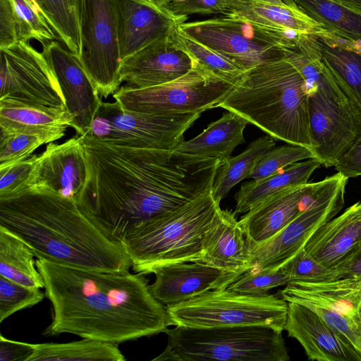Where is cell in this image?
<instances>
[{
    "label": "cell",
    "mask_w": 361,
    "mask_h": 361,
    "mask_svg": "<svg viewBox=\"0 0 361 361\" xmlns=\"http://www.w3.org/2000/svg\"><path fill=\"white\" fill-rule=\"evenodd\" d=\"M149 290L165 307L226 287L238 277L202 262L172 264L157 269Z\"/></svg>",
    "instance_id": "cell-19"
},
{
    "label": "cell",
    "mask_w": 361,
    "mask_h": 361,
    "mask_svg": "<svg viewBox=\"0 0 361 361\" xmlns=\"http://www.w3.org/2000/svg\"><path fill=\"white\" fill-rule=\"evenodd\" d=\"M334 168L348 178L361 176V140L338 160Z\"/></svg>",
    "instance_id": "cell-47"
},
{
    "label": "cell",
    "mask_w": 361,
    "mask_h": 361,
    "mask_svg": "<svg viewBox=\"0 0 361 361\" xmlns=\"http://www.w3.org/2000/svg\"><path fill=\"white\" fill-rule=\"evenodd\" d=\"M0 226L19 236L35 257L96 271H128L131 259L122 243L80 209L73 198L32 188L0 200Z\"/></svg>",
    "instance_id": "cell-3"
},
{
    "label": "cell",
    "mask_w": 361,
    "mask_h": 361,
    "mask_svg": "<svg viewBox=\"0 0 361 361\" xmlns=\"http://www.w3.org/2000/svg\"><path fill=\"white\" fill-rule=\"evenodd\" d=\"M314 35L318 37L329 46L361 55V38L343 37L326 28Z\"/></svg>",
    "instance_id": "cell-48"
},
{
    "label": "cell",
    "mask_w": 361,
    "mask_h": 361,
    "mask_svg": "<svg viewBox=\"0 0 361 361\" xmlns=\"http://www.w3.org/2000/svg\"><path fill=\"white\" fill-rule=\"evenodd\" d=\"M121 61L169 35L187 16L175 15L149 0H113Z\"/></svg>",
    "instance_id": "cell-16"
},
{
    "label": "cell",
    "mask_w": 361,
    "mask_h": 361,
    "mask_svg": "<svg viewBox=\"0 0 361 361\" xmlns=\"http://www.w3.org/2000/svg\"><path fill=\"white\" fill-rule=\"evenodd\" d=\"M359 315H360V319H361V303H360V307H359Z\"/></svg>",
    "instance_id": "cell-54"
},
{
    "label": "cell",
    "mask_w": 361,
    "mask_h": 361,
    "mask_svg": "<svg viewBox=\"0 0 361 361\" xmlns=\"http://www.w3.org/2000/svg\"><path fill=\"white\" fill-rule=\"evenodd\" d=\"M310 130L315 158L334 166L361 140V111L317 92L309 97Z\"/></svg>",
    "instance_id": "cell-13"
},
{
    "label": "cell",
    "mask_w": 361,
    "mask_h": 361,
    "mask_svg": "<svg viewBox=\"0 0 361 361\" xmlns=\"http://www.w3.org/2000/svg\"><path fill=\"white\" fill-rule=\"evenodd\" d=\"M316 183H306L265 199L239 221L248 243H261L279 233L309 207L306 196Z\"/></svg>",
    "instance_id": "cell-21"
},
{
    "label": "cell",
    "mask_w": 361,
    "mask_h": 361,
    "mask_svg": "<svg viewBox=\"0 0 361 361\" xmlns=\"http://www.w3.org/2000/svg\"><path fill=\"white\" fill-rule=\"evenodd\" d=\"M337 35L361 38V16L329 0H283Z\"/></svg>",
    "instance_id": "cell-33"
},
{
    "label": "cell",
    "mask_w": 361,
    "mask_h": 361,
    "mask_svg": "<svg viewBox=\"0 0 361 361\" xmlns=\"http://www.w3.org/2000/svg\"><path fill=\"white\" fill-rule=\"evenodd\" d=\"M193 65L190 56L175 46L170 34L123 59L119 74L126 86L145 88L178 79Z\"/></svg>",
    "instance_id": "cell-18"
},
{
    "label": "cell",
    "mask_w": 361,
    "mask_h": 361,
    "mask_svg": "<svg viewBox=\"0 0 361 361\" xmlns=\"http://www.w3.org/2000/svg\"><path fill=\"white\" fill-rule=\"evenodd\" d=\"M79 57L99 94L107 98L122 82L113 0H81Z\"/></svg>",
    "instance_id": "cell-11"
},
{
    "label": "cell",
    "mask_w": 361,
    "mask_h": 361,
    "mask_svg": "<svg viewBox=\"0 0 361 361\" xmlns=\"http://www.w3.org/2000/svg\"><path fill=\"white\" fill-rule=\"evenodd\" d=\"M201 114H145L126 111L116 101H102L85 135L122 147L174 149Z\"/></svg>",
    "instance_id": "cell-10"
},
{
    "label": "cell",
    "mask_w": 361,
    "mask_h": 361,
    "mask_svg": "<svg viewBox=\"0 0 361 361\" xmlns=\"http://www.w3.org/2000/svg\"><path fill=\"white\" fill-rule=\"evenodd\" d=\"M275 146L269 135L260 137L252 142L240 154L224 161L218 169L212 186V195L220 203L231 188L250 175L259 160Z\"/></svg>",
    "instance_id": "cell-32"
},
{
    "label": "cell",
    "mask_w": 361,
    "mask_h": 361,
    "mask_svg": "<svg viewBox=\"0 0 361 361\" xmlns=\"http://www.w3.org/2000/svg\"><path fill=\"white\" fill-rule=\"evenodd\" d=\"M361 16V0H329Z\"/></svg>",
    "instance_id": "cell-50"
},
{
    "label": "cell",
    "mask_w": 361,
    "mask_h": 361,
    "mask_svg": "<svg viewBox=\"0 0 361 361\" xmlns=\"http://www.w3.org/2000/svg\"><path fill=\"white\" fill-rule=\"evenodd\" d=\"M346 184L343 183L330 197L303 211L271 238L259 244L247 242L250 269L278 270L304 248L314 233L343 208Z\"/></svg>",
    "instance_id": "cell-14"
},
{
    "label": "cell",
    "mask_w": 361,
    "mask_h": 361,
    "mask_svg": "<svg viewBox=\"0 0 361 361\" xmlns=\"http://www.w3.org/2000/svg\"><path fill=\"white\" fill-rule=\"evenodd\" d=\"M87 179L85 149L82 135H77L61 144H47L37 156L32 188L76 200Z\"/></svg>",
    "instance_id": "cell-17"
},
{
    "label": "cell",
    "mask_w": 361,
    "mask_h": 361,
    "mask_svg": "<svg viewBox=\"0 0 361 361\" xmlns=\"http://www.w3.org/2000/svg\"><path fill=\"white\" fill-rule=\"evenodd\" d=\"M118 344L87 338L63 343H37L27 361H124Z\"/></svg>",
    "instance_id": "cell-30"
},
{
    "label": "cell",
    "mask_w": 361,
    "mask_h": 361,
    "mask_svg": "<svg viewBox=\"0 0 361 361\" xmlns=\"http://www.w3.org/2000/svg\"><path fill=\"white\" fill-rule=\"evenodd\" d=\"M166 307L169 326L200 329L267 326L283 331L288 313V302L281 295H245L226 288Z\"/></svg>",
    "instance_id": "cell-8"
},
{
    "label": "cell",
    "mask_w": 361,
    "mask_h": 361,
    "mask_svg": "<svg viewBox=\"0 0 361 361\" xmlns=\"http://www.w3.org/2000/svg\"><path fill=\"white\" fill-rule=\"evenodd\" d=\"M42 54L49 63L73 118L71 127L77 135L88 133L102 103L92 79L80 59L66 46L53 40L42 45Z\"/></svg>",
    "instance_id": "cell-15"
},
{
    "label": "cell",
    "mask_w": 361,
    "mask_h": 361,
    "mask_svg": "<svg viewBox=\"0 0 361 361\" xmlns=\"http://www.w3.org/2000/svg\"><path fill=\"white\" fill-rule=\"evenodd\" d=\"M177 47L185 51L193 63L206 72L235 85L245 72L214 51L186 36L177 27L171 33Z\"/></svg>",
    "instance_id": "cell-35"
},
{
    "label": "cell",
    "mask_w": 361,
    "mask_h": 361,
    "mask_svg": "<svg viewBox=\"0 0 361 361\" xmlns=\"http://www.w3.org/2000/svg\"><path fill=\"white\" fill-rule=\"evenodd\" d=\"M35 344L9 340L0 336V361H27Z\"/></svg>",
    "instance_id": "cell-46"
},
{
    "label": "cell",
    "mask_w": 361,
    "mask_h": 361,
    "mask_svg": "<svg viewBox=\"0 0 361 361\" xmlns=\"http://www.w3.org/2000/svg\"><path fill=\"white\" fill-rule=\"evenodd\" d=\"M284 330L300 343L310 360L361 361L360 354L344 336L304 305L288 302Z\"/></svg>",
    "instance_id": "cell-20"
},
{
    "label": "cell",
    "mask_w": 361,
    "mask_h": 361,
    "mask_svg": "<svg viewBox=\"0 0 361 361\" xmlns=\"http://www.w3.org/2000/svg\"><path fill=\"white\" fill-rule=\"evenodd\" d=\"M18 25V39H34L42 45L55 40L57 36L31 0H11Z\"/></svg>",
    "instance_id": "cell-36"
},
{
    "label": "cell",
    "mask_w": 361,
    "mask_h": 361,
    "mask_svg": "<svg viewBox=\"0 0 361 361\" xmlns=\"http://www.w3.org/2000/svg\"><path fill=\"white\" fill-rule=\"evenodd\" d=\"M18 25L11 0H0V48L18 42Z\"/></svg>",
    "instance_id": "cell-45"
},
{
    "label": "cell",
    "mask_w": 361,
    "mask_h": 361,
    "mask_svg": "<svg viewBox=\"0 0 361 361\" xmlns=\"http://www.w3.org/2000/svg\"><path fill=\"white\" fill-rule=\"evenodd\" d=\"M320 59L339 87L361 111V55L328 45L311 35Z\"/></svg>",
    "instance_id": "cell-31"
},
{
    "label": "cell",
    "mask_w": 361,
    "mask_h": 361,
    "mask_svg": "<svg viewBox=\"0 0 361 361\" xmlns=\"http://www.w3.org/2000/svg\"><path fill=\"white\" fill-rule=\"evenodd\" d=\"M233 85L194 63L189 73L173 81L145 88L124 85L113 97L131 112L161 116L202 113L217 107Z\"/></svg>",
    "instance_id": "cell-9"
},
{
    "label": "cell",
    "mask_w": 361,
    "mask_h": 361,
    "mask_svg": "<svg viewBox=\"0 0 361 361\" xmlns=\"http://www.w3.org/2000/svg\"><path fill=\"white\" fill-rule=\"evenodd\" d=\"M32 249L19 236L0 226V276L19 284L42 288Z\"/></svg>",
    "instance_id": "cell-29"
},
{
    "label": "cell",
    "mask_w": 361,
    "mask_h": 361,
    "mask_svg": "<svg viewBox=\"0 0 361 361\" xmlns=\"http://www.w3.org/2000/svg\"><path fill=\"white\" fill-rule=\"evenodd\" d=\"M279 293L287 302L313 305L360 319L361 279L359 278L290 282Z\"/></svg>",
    "instance_id": "cell-24"
},
{
    "label": "cell",
    "mask_w": 361,
    "mask_h": 361,
    "mask_svg": "<svg viewBox=\"0 0 361 361\" xmlns=\"http://www.w3.org/2000/svg\"><path fill=\"white\" fill-rule=\"evenodd\" d=\"M281 269L288 274L290 282H317L336 279L333 269L319 262L304 248L287 262Z\"/></svg>",
    "instance_id": "cell-42"
},
{
    "label": "cell",
    "mask_w": 361,
    "mask_h": 361,
    "mask_svg": "<svg viewBox=\"0 0 361 361\" xmlns=\"http://www.w3.org/2000/svg\"><path fill=\"white\" fill-rule=\"evenodd\" d=\"M37 155L0 168V200L20 195L32 188Z\"/></svg>",
    "instance_id": "cell-40"
},
{
    "label": "cell",
    "mask_w": 361,
    "mask_h": 361,
    "mask_svg": "<svg viewBox=\"0 0 361 361\" xmlns=\"http://www.w3.org/2000/svg\"><path fill=\"white\" fill-rule=\"evenodd\" d=\"M164 350L153 361H288L282 331L267 326L166 328Z\"/></svg>",
    "instance_id": "cell-6"
},
{
    "label": "cell",
    "mask_w": 361,
    "mask_h": 361,
    "mask_svg": "<svg viewBox=\"0 0 361 361\" xmlns=\"http://www.w3.org/2000/svg\"><path fill=\"white\" fill-rule=\"evenodd\" d=\"M178 28L245 71L286 57L301 34L262 26L233 16L185 22Z\"/></svg>",
    "instance_id": "cell-7"
},
{
    "label": "cell",
    "mask_w": 361,
    "mask_h": 361,
    "mask_svg": "<svg viewBox=\"0 0 361 361\" xmlns=\"http://www.w3.org/2000/svg\"><path fill=\"white\" fill-rule=\"evenodd\" d=\"M149 1L154 2V4L160 6H163V7H165L168 4V0H149Z\"/></svg>",
    "instance_id": "cell-52"
},
{
    "label": "cell",
    "mask_w": 361,
    "mask_h": 361,
    "mask_svg": "<svg viewBox=\"0 0 361 361\" xmlns=\"http://www.w3.org/2000/svg\"><path fill=\"white\" fill-rule=\"evenodd\" d=\"M312 158H315L314 152L300 145L288 143L276 148L274 147L259 160L250 177L255 180H259L271 176L293 164Z\"/></svg>",
    "instance_id": "cell-37"
},
{
    "label": "cell",
    "mask_w": 361,
    "mask_h": 361,
    "mask_svg": "<svg viewBox=\"0 0 361 361\" xmlns=\"http://www.w3.org/2000/svg\"><path fill=\"white\" fill-rule=\"evenodd\" d=\"M0 100L66 109L56 76L42 52L28 42L0 48Z\"/></svg>",
    "instance_id": "cell-12"
},
{
    "label": "cell",
    "mask_w": 361,
    "mask_h": 361,
    "mask_svg": "<svg viewBox=\"0 0 361 361\" xmlns=\"http://www.w3.org/2000/svg\"><path fill=\"white\" fill-rule=\"evenodd\" d=\"M336 278L356 277L361 279V243L358 247L333 269Z\"/></svg>",
    "instance_id": "cell-49"
},
{
    "label": "cell",
    "mask_w": 361,
    "mask_h": 361,
    "mask_svg": "<svg viewBox=\"0 0 361 361\" xmlns=\"http://www.w3.org/2000/svg\"><path fill=\"white\" fill-rule=\"evenodd\" d=\"M178 16L190 14L229 16L224 0H184L181 2H169L165 7Z\"/></svg>",
    "instance_id": "cell-44"
},
{
    "label": "cell",
    "mask_w": 361,
    "mask_h": 361,
    "mask_svg": "<svg viewBox=\"0 0 361 361\" xmlns=\"http://www.w3.org/2000/svg\"><path fill=\"white\" fill-rule=\"evenodd\" d=\"M184 0H168V4L169 2H181V1H183ZM166 7V6H165Z\"/></svg>",
    "instance_id": "cell-53"
},
{
    "label": "cell",
    "mask_w": 361,
    "mask_h": 361,
    "mask_svg": "<svg viewBox=\"0 0 361 361\" xmlns=\"http://www.w3.org/2000/svg\"><path fill=\"white\" fill-rule=\"evenodd\" d=\"M261 1L274 4H276V5H279V6H287L283 0H261Z\"/></svg>",
    "instance_id": "cell-51"
},
{
    "label": "cell",
    "mask_w": 361,
    "mask_h": 361,
    "mask_svg": "<svg viewBox=\"0 0 361 361\" xmlns=\"http://www.w3.org/2000/svg\"><path fill=\"white\" fill-rule=\"evenodd\" d=\"M221 212L210 190L136 226L121 240L133 270L147 275L164 266L200 262L204 236Z\"/></svg>",
    "instance_id": "cell-5"
},
{
    "label": "cell",
    "mask_w": 361,
    "mask_h": 361,
    "mask_svg": "<svg viewBox=\"0 0 361 361\" xmlns=\"http://www.w3.org/2000/svg\"><path fill=\"white\" fill-rule=\"evenodd\" d=\"M321 165L318 159H308L265 178L243 184L235 195V213H246L270 196L307 183L314 171Z\"/></svg>",
    "instance_id": "cell-28"
},
{
    "label": "cell",
    "mask_w": 361,
    "mask_h": 361,
    "mask_svg": "<svg viewBox=\"0 0 361 361\" xmlns=\"http://www.w3.org/2000/svg\"><path fill=\"white\" fill-rule=\"evenodd\" d=\"M305 306L318 314L330 326L344 336L361 355V319L313 305Z\"/></svg>",
    "instance_id": "cell-43"
},
{
    "label": "cell",
    "mask_w": 361,
    "mask_h": 361,
    "mask_svg": "<svg viewBox=\"0 0 361 361\" xmlns=\"http://www.w3.org/2000/svg\"><path fill=\"white\" fill-rule=\"evenodd\" d=\"M72 121L66 109L0 100V134L37 135L50 143L63 137Z\"/></svg>",
    "instance_id": "cell-25"
},
{
    "label": "cell",
    "mask_w": 361,
    "mask_h": 361,
    "mask_svg": "<svg viewBox=\"0 0 361 361\" xmlns=\"http://www.w3.org/2000/svg\"><path fill=\"white\" fill-rule=\"evenodd\" d=\"M217 107L235 113L274 140L312 151L306 84L286 56L246 71Z\"/></svg>",
    "instance_id": "cell-4"
},
{
    "label": "cell",
    "mask_w": 361,
    "mask_h": 361,
    "mask_svg": "<svg viewBox=\"0 0 361 361\" xmlns=\"http://www.w3.org/2000/svg\"><path fill=\"white\" fill-rule=\"evenodd\" d=\"M289 282L288 274L281 268L278 270L252 269L242 274L226 289L236 293L259 295Z\"/></svg>",
    "instance_id": "cell-39"
},
{
    "label": "cell",
    "mask_w": 361,
    "mask_h": 361,
    "mask_svg": "<svg viewBox=\"0 0 361 361\" xmlns=\"http://www.w3.org/2000/svg\"><path fill=\"white\" fill-rule=\"evenodd\" d=\"M82 137L87 179L75 201L121 243L140 224L212 190L222 164L175 149L127 147Z\"/></svg>",
    "instance_id": "cell-1"
},
{
    "label": "cell",
    "mask_w": 361,
    "mask_h": 361,
    "mask_svg": "<svg viewBox=\"0 0 361 361\" xmlns=\"http://www.w3.org/2000/svg\"><path fill=\"white\" fill-rule=\"evenodd\" d=\"M229 16L265 27L315 35L325 27L300 11L261 0H224Z\"/></svg>",
    "instance_id": "cell-26"
},
{
    "label": "cell",
    "mask_w": 361,
    "mask_h": 361,
    "mask_svg": "<svg viewBox=\"0 0 361 361\" xmlns=\"http://www.w3.org/2000/svg\"><path fill=\"white\" fill-rule=\"evenodd\" d=\"M45 293L0 276V322L13 313L42 301Z\"/></svg>",
    "instance_id": "cell-38"
},
{
    "label": "cell",
    "mask_w": 361,
    "mask_h": 361,
    "mask_svg": "<svg viewBox=\"0 0 361 361\" xmlns=\"http://www.w3.org/2000/svg\"><path fill=\"white\" fill-rule=\"evenodd\" d=\"M361 243V202L321 226L305 244V250L334 269Z\"/></svg>",
    "instance_id": "cell-22"
},
{
    "label": "cell",
    "mask_w": 361,
    "mask_h": 361,
    "mask_svg": "<svg viewBox=\"0 0 361 361\" xmlns=\"http://www.w3.org/2000/svg\"><path fill=\"white\" fill-rule=\"evenodd\" d=\"M200 262L237 277L250 269V256L243 230L235 213L223 210L207 233Z\"/></svg>",
    "instance_id": "cell-23"
},
{
    "label": "cell",
    "mask_w": 361,
    "mask_h": 361,
    "mask_svg": "<svg viewBox=\"0 0 361 361\" xmlns=\"http://www.w3.org/2000/svg\"><path fill=\"white\" fill-rule=\"evenodd\" d=\"M36 267L52 305L44 336L68 333L120 343L169 326L166 307L152 295L144 274L71 267L40 257Z\"/></svg>",
    "instance_id": "cell-2"
},
{
    "label": "cell",
    "mask_w": 361,
    "mask_h": 361,
    "mask_svg": "<svg viewBox=\"0 0 361 361\" xmlns=\"http://www.w3.org/2000/svg\"><path fill=\"white\" fill-rule=\"evenodd\" d=\"M47 143L45 138L37 135L0 134V168L30 157L36 149Z\"/></svg>",
    "instance_id": "cell-41"
},
{
    "label": "cell",
    "mask_w": 361,
    "mask_h": 361,
    "mask_svg": "<svg viewBox=\"0 0 361 361\" xmlns=\"http://www.w3.org/2000/svg\"><path fill=\"white\" fill-rule=\"evenodd\" d=\"M248 123L235 113L228 111L210 123L197 136L183 140L175 149L185 154L216 157L224 161L234 149L245 142L244 130Z\"/></svg>",
    "instance_id": "cell-27"
},
{
    "label": "cell",
    "mask_w": 361,
    "mask_h": 361,
    "mask_svg": "<svg viewBox=\"0 0 361 361\" xmlns=\"http://www.w3.org/2000/svg\"><path fill=\"white\" fill-rule=\"evenodd\" d=\"M66 48L78 58L81 53V0H31Z\"/></svg>",
    "instance_id": "cell-34"
}]
</instances>
